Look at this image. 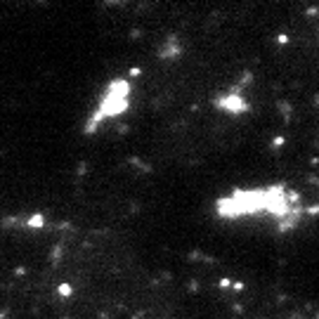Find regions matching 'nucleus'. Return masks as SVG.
I'll return each instance as SVG.
<instances>
[{
  "label": "nucleus",
  "mask_w": 319,
  "mask_h": 319,
  "mask_svg": "<svg viewBox=\"0 0 319 319\" xmlns=\"http://www.w3.org/2000/svg\"><path fill=\"white\" fill-rule=\"evenodd\" d=\"M213 213L220 220H244L265 213L289 227L298 218V196L284 185L237 187L215 199Z\"/></svg>",
  "instance_id": "nucleus-1"
},
{
  "label": "nucleus",
  "mask_w": 319,
  "mask_h": 319,
  "mask_svg": "<svg viewBox=\"0 0 319 319\" xmlns=\"http://www.w3.org/2000/svg\"><path fill=\"white\" fill-rule=\"evenodd\" d=\"M133 102V83L128 78H114L104 85V90L99 95L95 109L88 114V119L83 123V133L95 135L104 123L114 119H121Z\"/></svg>",
  "instance_id": "nucleus-2"
},
{
  "label": "nucleus",
  "mask_w": 319,
  "mask_h": 319,
  "mask_svg": "<svg viewBox=\"0 0 319 319\" xmlns=\"http://www.w3.org/2000/svg\"><path fill=\"white\" fill-rule=\"evenodd\" d=\"M213 106L218 111H222L227 116H241V114H248L251 111V102L244 97L241 90H227V93L218 95L213 99Z\"/></svg>",
  "instance_id": "nucleus-3"
}]
</instances>
